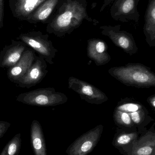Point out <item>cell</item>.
<instances>
[{
	"mask_svg": "<svg viewBox=\"0 0 155 155\" xmlns=\"http://www.w3.org/2000/svg\"><path fill=\"white\" fill-rule=\"evenodd\" d=\"M112 77L127 86L137 88L155 87V74L151 69L139 63L113 67L108 70Z\"/></svg>",
	"mask_w": 155,
	"mask_h": 155,
	"instance_id": "obj_1",
	"label": "cell"
},
{
	"mask_svg": "<svg viewBox=\"0 0 155 155\" xmlns=\"http://www.w3.org/2000/svg\"><path fill=\"white\" fill-rule=\"evenodd\" d=\"M84 7L76 2L69 3L50 24L48 31L62 36L80 25L85 16Z\"/></svg>",
	"mask_w": 155,
	"mask_h": 155,
	"instance_id": "obj_2",
	"label": "cell"
},
{
	"mask_svg": "<svg viewBox=\"0 0 155 155\" xmlns=\"http://www.w3.org/2000/svg\"><path fill=\"white\" fill-rule=\"evenodd\" d=\"M67 96L61 92H57L53 87L38 88L21 94L17 100L32 106L54 107L65 104L68 101Z\"/></svg>",
	"mask_w": 155,
	"mask_h": 155,
	"instance_id": "obj_3",
	"label": "cell"
},
{
	"mask_svg": "<svg viewBox=\"0 0 155 155\" xmlns=\"http://www.w3.org/2000/svg\"><path fill=\"white\" fill-rule=\"evenodd\" d=\"M20 38L37 52L39 55L42 56L47 63L54 64L53 60L58 51L54 46L52 42L49 40L48 35H44L40 32H34L22 35L20 36Z\"/></svg>",
	"mask_w": 155,
	"mask_h": 155,
	"instance_id": "obj_4",
	"label": "cell"
},
{
	"mask_svg": "<svg viewBox=\"0 0 155 155\" xmlns=\"http://www.w3.org/2000/svg\"><path fill=\"white\" fill-rule=\"evenodd\" d=\"M68 87L77 93L82 100L89 104L99 105L108 101V97L104 92L93 84L77 78H69Z\"/></svg>",
	"mask_w": 155,
	"mask_h": 155,
	"instance_id": "obj_5",
	"label": "cell"
},
{
	"mask_svg": "<svg viewBox=\"0 0 155 155\" xmlns=\"http://www.w3.org/2000/svg\"><path fill=\"white\" fill-rule=\"evenodd\" d=\"M103 130V125H98L79 137L68 147L67 155H87L91 153L98 143Z\"/></svg>",
	"mask_w": 155,
	"mask_h": 155,
	"instance_id": "obj_6",
	"label": "cell"
},
{
	"mask_svg": "<svg viewBox=\"0 0 155 155\" xmlns=\"http://www.w3.org/2000/svg\"><path fill=\"white\" fill-rule=\"evenodd\" d=\"M102 33L108 36L113 43L125 52L132 56L138 51V47L133 35L126 31H121L120 25L101 27Z\"/></svg>",
	"mask_w": 155,
	"mask_h": 155,
	"instance_id": "obj_7",
	"label": "cell"
},
{
	"mask_svg": "<svg viewBox=\"0 0 155 155\" xmlns=\"http://www.w3.org/2000/svg\"><path fill=\"white\" fill-rule=\"evenodd\" d=\"M47 63L42 56H37L28 71L17 82L21 87L28 88L39 84L49 72Z\"/></svg>",
	"mask_w": 155,
	"mask_h": 155,
	"instance_id": "obj_8",
	"label": "cell"
},
{
	"mask_svg": "<svg viewBox=\"0 0 155 155\" xmlns=\"http://www.w3.org/2000/svg\"><path fill=\"white\" fill-rule=\"evenodd\" d=\"M87 42V57L94 61L97 66H102L110 62L111 56L108 52V46L104 41L93 38L88 40Z\"/></svg>",
	"mask_w": 155,
	"mask_h": 155,
	"instance_id": "obj_9",
	"label": "cell"
},
{
	"mask_svg": "<svg viewBox=\"0 0 155 155\" xmlns=\"http://www.w3.org/2000/svg\"><path fill=\"white\" fill-rule=\"evenodd\" d=\"M155 123L140 135L133 149L126 155H151L155 146Z\"/></svg>",
	"mask_w": 155,
	"mask_h": 155,
	"instance_id": "obj_10",
	"label": "cell"
},
{
	"mask_svg": "<svg viewBox=\"0 0 155 155\" xmlns=\"http://www.w3.org/2000/svg\"><path fill=\"white\" fill-rule=\"evenodd\" d=\"M140 136L137 131L118 129L113 139V145L119 150L122 154L126 155L133 149Z\"/></svg>",
	"mask_w": 155,
	"mask_h": 155,
	"instance_id": "obj_11",
	"label": "cell"
},
{
	"mask_svg": "<svg viewBox=\"0 0 155 155\" xmlns=\"http://www.w3.org/2000/svg\"><path fill=\"white\" fill-rule=\"evenodd\" d=\"M140 0H117L115 4V15L123 21L130 20L139 21L140 14L137 5Z\"/></svg>",
	"mask_w": 155,
	"mask_h": 155,
	"instance_id": "obj_12",
	"label": "cell"
},
{
	"mask_svg": "<svg viewBox=\"0 0 155 155\" xmlns=\"http://www.w3.org/2000/svg\"><path fill=\"white\" fill-rule=\"evenodd\" d=\"M37 57L33 51L28 50L24 52L18 62L10 67L8 72V77L11 80L18 81L28 71Z\"/></svg>",
	"mask_w": 155,
	"mask_h": 155,
	"instance_id": "obj_13",
	"label": "cell"
},
{
	"mask_svg": "<svg viewBox=\"0 0 155 155\" xmlns=\"http://www.w3.org/2000/svg\"><path fill=\"white\" fill-rule=\"evenodd\" d=\"M45 0H9L14 16L21 19L28 18L30 15Z\"/></svg>",
	"mask_w": 155,
	"mask_h": 155,
	"instance_id": "obj_14",
	"label": "cell"
},
{
	"mask_svg": "<svg viewBox=\"0 0 155 155\" xmlns=\"http://www.w3.org/2000/svg\"><path fill=\"white\" fill-rule=\"evenodd\" d=\"M143 32L150 47H155V0H149L145 15Z\"/></svg>",
	"mask_w": 155,
	"mask_h": 155,
	"instance_id": "obj_15",
	"label": "cell"
},
{
	"mask_svg": "<svg viewBox=\"0 0 155 155\" xmlns=\"http://www.w3.org/2000/svg\"><path fill=\"white\" fill-rule=\"evenodd\" d=\"M31 141L35 155H47L42 128L37 120H33L31 124Z\"/></svg>",
	"mask_w": 155,
	"mask_h": 155,
	"instance_id": "obj_16",
	"label": "cell"
},
{
	"mask_svg": "<svg viewBox=\"0 0 155 155\" xmlns=\"http://www.w3.org/2000/svg\"><path fill=\"white\" fill-rule=\"evenodd\" d=\"M129 115L140 135L146 131L147 129V126L154 121L145 107L143 109L131 113Z\"/></svg>",
	"mask_w": 155,
	"mask_h": 155,
	"instance_id": "obj_17",
	"label": "cell"
},
{
	"mask_svg": "<svg viewBox=\"0 0 155 155\" xmlns=\"http://www.w3.org/2000/svg\"><path fill=\"white\" fill-rule=\"evenodd\" d=\"M25 50L23 45H16L9 49L5 55L2 62L4 67H11L15 65L20 60Z\"/></svg>",
	"mask_w": 155,
	"mask_h": 155,
	"instance_id": "obj_18",
	"label": "cell"
},
{
	"mask_svg": "<svg viewBox=\"0 0 155 155\" xmlns=\"http://www.w3.org/2000/svg\"><path fill=\"white\" fill-rule=\"evenodd\" d=\"M113 117L116 124L122 129L128 131H137L129 114L115 109Z\"/></svg>",
	"mask_w": 155,
	"mask_h": 155,
	"instance_id": "obj_19",
	"label": "cell"
},
{
	"mask_svg": "<svg viewBox=\"0 0 155 155\" xmlns=\"http://www.w3.org/2000/svg\"><path fill=\"white\" fill-rule=\"evenodd\" d=\"M58 0H46L32 15L35 21H43L47 19L58 3Z\"/></svg>",
	"mask_w": 155,
	"mask_h": 155,
	"instance_id": "obj_20",
	"label": "cell"
},
{
	"mask_svg": "<svg viewBox=\"0 0 155 155\" xmlns=\"http://www.w3.org/2000/svg\"><path fill=\"white\" fill-rule=\"evenodd\" d=\"M21 147V134H16L6 144L0 155H18Z\"/></svg>",
	"mask_w": 155,
	"mask_h": 155,
	"instance_id": "obj_21",
	"label": "cell"
},
{
	"mask_svg": "<svg viewBox=\"0 0 155 155\" xmlns=\"http://www.w3.org/2000/svg\"><path fill=\"white\" fill-rule=\"evenodd\" d=\"M144 107L142 104L134 101L122 102L118 103L115 109L130 114L139 111Z\"/></svg>",
	"mask_w": 155,
	"mask_h": 155,
	"instance_id": "obj_22",
	"label": "cell"
},
{
	"mask_svg": "<svg viewBox=\"0 0 155 155\" xmlns=\"http://www.w3.org/2000/svg\"><path fill=\"white\" fill-rule=\"evenodd\" d=\"M10 126L11 124L10 123L0 121V139L4 136Z\"/></svg>",
	"mask_w": 155,
	"mask_h": 155,
	"instance_id": "obj_23",
	"label": "cell"
},
{
	"mask_svg": "<svg viewBox=\"0 0 155 155\" xmlns=\"http://www.w3.org/2000/svg\"><path fill=\"white\" fill-rule=\"evenodd\" d=\"M3 0H0V28L3 26Z\"/></svg>",
	"mask_w": 155,
	"mask_h": 155,
	"instance_id": "obj_24",
	"label": "cell"
},
{
	"mask_svg": "<svg viewBox=\"0 0 155 155\" xmlns=\"http://www.w3.org/2000/svg\"><path fill=\"white\" fill-rule=\"evenodd\" d=\"M147 102L150 106L155 111V94L147 98Z\"/></svg>",
	"mask_w": 155,
	"mask_h": 155,
	"instance_id": "obj_25",
	"label": "cell"
},
{
	"mask_svg": "<svg viewBox=\"0 0 155 155\" xmlns=\"http://www.w3.org/2000/svg\"><path fill=\"white\" fill-rule=\"evenodd\" d=\"M151 155H155V146L153 150V153H152V154Z\"/></svg>",
	"mask_w": 155,
	"mask_h": 155,
	"instance_id": "obj_26",
	"label": "cell"
}]
</instances>
